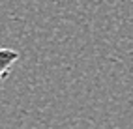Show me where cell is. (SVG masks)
<instances>
[{
	"instance_id": "1",
	"label": "cell",
	"mask_w": 133,
	"mask_h": 129,
	"mask_svg": "<svg viewBox=\"0 0 133 129\" xmlns=\"http://www.w3.org/2000/svg\"><path fill=\"white\" fill-rule=\"evenodd\" d=\"M19 58L21 54L15 49H0V82H4V79L11 73L13 64Z\"/></svg>"
}]
</instances>
